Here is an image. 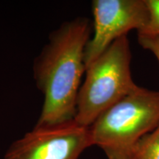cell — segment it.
<instances>
[{
  "instance_id": "obj_1",
  "label": "cell",
  "mask_w": 159,
  "mask_h": 159,
  "mask_svg": "<svg viewBox=\"0 0 159 159\" xmlns=\"http://www.w3.org/2000/svg\"><path fill=\"white\" fill-rule=\"evenodd\" d=\"M89 19L77 17L63 22L49 34L33 63V77L43 95L37 127L75 120L80 81L85 72V49L91 39Z\"/></svg>"
},
{
  "instance_id": "obj_2",
  "label": "cell",
  "mask_w": 159,
  "mask_h": 159,
  "mask_svg": "<svg viewBox=\"0 0 159 159\" xmlns=\"http://www.w3.org/2000/svg\"><path fill=\"white\" fill-rule=\"evenodd\" d=\"M159 125V91L138 86L89 127L93 145L108 159H134L136 145Z\"/></svg>"
},
{
  "instance_id": "obj_3",
  "label": "cell",
  "mask_w": 159,
  "mask_h": 159,
  "mask_svg": "<svg viewBox=\"0 0 159 159\" xmlns=\"http://www.w3.org/2000/svg\"><path fill=\"white\" fill-rule=\"evenodd\" d=\"M130 61V42L125 35L85 69L77 95L75 122L89 128L103 112L139 86L132 78Z\"/></svg>"
},
{
  "instance_id": "obj_4",
  "label": "cell",
  "mask_w": 159,
  "mask_h": 159,
  "mask_svg": "<svg viewBox=\"0 0 159 159\" xmlns=\"http://www.w3.org/2000/svg\"><path fill=\"white\" fill-rule=\"evenodd\" d=\"M90 130L75 120L37 127L12 144L3 159H78L92 146Z\"/></svg>"
},
{
  "instance_id": "obj_5",
  "label": "cell",
  "mask_w": 159,
  "mask_h": 159,
  "mask_svg": "<svg viewBox=\"0 0 159 159\" xmlns=\"http://www.w3.org/2000/svg\"><path fill=\"white\" fill-rule=\"evenodd\" d=\"M94 33L85 49V69L112 43L129 31L144 28L148 20L145 0H94Z\"/></svg>"
},
{
  "instance_id": "obj_6",
  "label": "cell",
  "mask_w": 159,
  "mask_h": 159,
  "mask_svg": "<svg viewBox=\"0 0 159 159\" xmlns=\"http://www.w3.org/2000/svg\"><path fill=\"white\" fill-rule=\"evenodd\" d=\"M134 159H159V125L139 141Z\"/></svg>"
},
{
  "instance_id": "obj_7",
  "label": "cell",
  "mask_w": 159,
  "mask_h": 159,
  "mask_svg": "<svg viewBox=\"0 0 159 159\" xmlns=\"http://www.w3.org/2000/svg\"><path fill=\"white\" fill-rule=\"evenodd\" d=\"M148 10V20L138 35L155 36L159 35V0H145Z\"/></svg>"
},
{
  "instance_id": "obj_8",
  "label": "cell",
  "mask_w": 159,
  "mask_h": 159,
  "mask_svg": "<svg viewBox=\"0 0 159 159\" xmlns=\"http://www.w3.org/2000/svg\"><path fill=\"white\" fill-rule=\"evenodd\" d=\"M138 40L143 48L153 53L159 63V35L155 36L138 35Z\"/></svg>"
}]
</instances>
